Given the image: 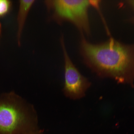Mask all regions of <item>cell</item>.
Masks as SVG:
<instances>
[{"instance_id":"obj_1","label":"cell","mask_w":134,"mask_h":134,"mask_svg":"<svg viewBox=\"0 0 134 134\" xmlns=\"http://www.w3.org/2000/svg\"><path fill=\"white\" fill-rule=\"evenodd\" d=\"M80 51L85 64L99 76L133 85L134 43L125 44L110 38L95 44L82 36Z\"/></svg>"},{"instance_id":"obj_2","label":"cell","mask_w":134,"mask_h":134,"mask_svg":"<svg viewBox=\"0 0 134 134\" xmlns=\"http://www.w3.org/2000/svg\"><path fill=\"white\" fill-rule=\"evenodd\" d=\"M37 122L33 105L14 92L0 97V133H32L38 131Z\"/></svg>"},{"instance_id":"obj_3","label":"cell","mask_w":134,"mask_h":134,"mask_svg":"<svg viewBox=\"0 0 134 134\" xmlns=\"http://www.w3.org/2000/svg\"><path fill=\"white\" fill-rule=\"evenodd\" d=\"M44 3L51 18L58 24L69 22L74 25L82 35H89L90 25L88 9L92 1L49 0Z\"/></svg>"},{"instance_id":"obj_4","label":"cell","mask_w":134,"mask_h":134,"mask_svg":"<svg viewBox=\"0 0 134 134\" xmlns=\"http://www.w3.org/2000/svg\"><path fill=\"white\" fill-rule=\"evenodd\" d=\"M60 41L64 63V93L71 99H80L85 96L90 83L81 74L72 62L67 51L63 35L61 37Z\"/></svg>"},{"instance_id":"obj_5","label":"cell","mask_w":134,"mask_h":134,"mask_svg":"<svg viewBox=\"0 0 134 134\" xmlns=\"http://www.w3.org/2000/svg\"><path fill=\"white\" fill-rule=\"evenodd\" d=\"M34 0L19 1V8L18 15L17 40L18 45H21V38L28 13L34 4Z\"/></svg>"},{"instance_id":"obj_6","label":"cell","mask_w":134,"mask_h":134,"mask_svg":"<svg viewBox=\"0 0 134 134\" xmlns=\"http://www.w3.org/2000/svg\"><path fill=\"white\" fill-rule=\"evenodd\" d=\"M12 3L8 0H0V18L4 17L11 10Z\"/></svg>"},{"instance_id":"obj_7","label":"cell","mask_w":134,"mask_h":134,"mask_svg":"<svg viewBox=\"0 0 134 134\" xmlns=\"http://www.w3.org/2000/svg\"><path fill=\"white\" fill-rule=\"evenodd\" d=\"M125 1V3L130 6L131 8L134 12V0L127 1ZM130 21L134 24V16L131 19Z\"/></svg>"},{"instance_id":"obj_8","label":"cell","mask_w":134,"mask_h":134,"mask_svg":"<svg viewBox=\"0 0 134 134\" xmlns=\"http://www.w3.org/2000/svg\"><path fill=\"white\" fill-rule=\"evenodd\" d=\"M1 28H2L1 25V23H0V36H1Z\"/></svg>"}]
</instances>
